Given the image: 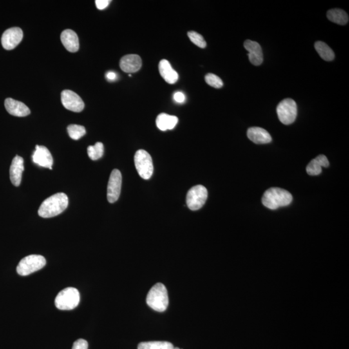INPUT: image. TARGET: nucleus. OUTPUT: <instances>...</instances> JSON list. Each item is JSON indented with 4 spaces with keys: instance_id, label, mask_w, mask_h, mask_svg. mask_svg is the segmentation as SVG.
Segmentation results:
<instances>
[{
    "instance_id": "f257e3e1",
    "label": "nucleus",
    "mask_w": 349,
    "mask_h": 349,
    "mask_svg": "<svg viewBox=\"0 0 349 349\" xmlns=\"http://www.w3.org/2000/svg\"><path fill=\"white\" fill-rule=\"evenodd\" d=\"M68 196L64 193L53 195L42 203L39 214L43 218H51L62 214L68 207Z\"/></svg>"
},
{
    "instance_id": "f03ea898",
    "label": "nucleus",
    "mask_w": 349,
    "mask_h": 349,
    "mask_svg": "<svg viewBox=\"0 0 349 349\" xmlns=\"http://www.w3.org/2000/svg\"><path fill=\"white\" fill-rule=\"evenodd\" d=\"M290 192L279 188H272L267 190L262 198V203L270 210H276L289 205L292 201Z\"/></svg>"
},
{
    "instance_id": "7ed1b4c3",
    "label": "nucleus",
    "mask_w": 349,
    "mask_h": 349,
    "mask_svg": "<svg viewBox=\"0 0 349 349\" xmlns=\"http://www.w3.org/2000/svg\"><path fill=\"white\" fill-rule=\"evenodd\" d=\"M147 305L157 312H164L169 304L168 295L165 286L158 283L149 291L146 297Z\"/></svg>"
},
{
    "instance_id": "20e7f679",
    "label": "nucleus",
    "mask_w": 349,
    "mask_h": 349,
    "mask_svg": "<svg viewBox=\"0 0 349 349\" xmlns=\"http://www.w3.org/2000/svg\"><path fill=\"white\" fill-rule=\"evenodd\" d=\"M80 293L77 288L68 287L60 291L56 297V307L62 310H70L77 307L80 303Z\"/></svg>"
},
{
    "instance_id": "39448f33",
    "label": "nucleus",
    "mask_w": 349,
    "mask_h": 349,
    "mask_svg": "<svg viewBox=\"0 0 349 349\" xmlns=\"http://www.w3.org/2000/svg\"><path fill=\"white\" fill-rule=\"evenodd\" d=\"M46 265L45 257L40 255H30L22 259L17 268L18 274L22 276H27L39 271Z\"/></svg>"
},
{
    "instance_id": "423d86ee",
    "label": "nucleus",
    "mask_w": 349,
    "mask_h": 349,
    "mask_svg": "<svg viewBox=\"0 0 349 349\" xmlns=\"http://www.w3.org/2000/svg\"><path fill=\"white\" fill-rule=\"evenodd\" d=\"M135 165L138 173L144 180H149L153 173V161L146 151L140 149L135 155Z\"/></svg>"
},
{
    "instance_id": "0eeeda50",
    "label": "nucleus",
    "mask_w": 349,
    "mask_h": 349,
    "mask_svg": "<svg viewBox=\"0 0 349 349\" xmlns=\"http://www.w3.org/2000/svg\"><path fill=\"white\" fill-rule=\"evenodd\" d=\"M277 114L279 120L283 124H292L296 120L297 108L296 102L291 98L282 100L277 107Z\"/></svg>"
},
{
    "instance_id": "6e6552de",
    "label": "nucleus",
    "mask_w": 349,
    "mask_h": 349,
    "mask_svg": "<svg viewBox=\"0 0 349 349\" xmlns=\"http://www.w3.org/2000/svg\"><path fill=\"white\" fill-rule=\"evenodd\" d=\"M208 198L207 189L202 185H197L188 192L187 204L191 210L196 211L201 209Z\"/></svg>"
},
{
    "instance_id": "1a4fd4ad",
    "label": "nucleus",
    "mask_w": 349,
    "mask_h": 349,
    "mask_svg": "<svg viewBox=\"0 0 349 349\" xmlns=\"http://www.w3.org/2000/svg\"><path fill=\"white\" fill-rule=\"evenodd\" d=\"M122 187V174L119 170L111 172L107 185V198L109 203H114L119 198Z\"/></svg>"
},
{
    "instance_id": "9d476101",
    "label": "nucleus",
    "mask_w": 349,
    "mask_h": 349,
    "mask_svg": "<svg viewBox=\"0 0 349 349\" xmlns=\"http://www.w3.org/2000/svg\"><path fill=\"white\" fill-rule=\"evenodd\" d=\"M61 100L65 108L73 112H81L84 109V103L80 96L71 90H64L61 93Z\"/></svg>"
},
{
    "instance_id": "9b49d317",
    "label": "nucleus",
    "mask_w": 349,
    "mask_h": 349,
    "mask_svg": "<svg viewBox=\"0 0 349 349\" xmlns=\"http://www.w3.org/2000/svg\"><path fill=\"white\" fill-rule=\"evenodd\" d=\"M23 31L19 28H12L4 33L2 37V44L6 50H12L17 48L23 39Z\"/></svg>"
},
{
    "instance_id": "f8f14e48",
    "label": "nucleus",
    "mask_w": 349,
    "mask_h": 349,
    "mask_svg": "<svg viewBox=\"0 0 349 349\" xmlns=\"http://www.w3.org/2000/svg\"><path fill=\"white\" fill-rule=\"evenodd\" d=\"M32 158L33 162L40 166L52 169L53 156L46 147L43 145H36L35 151L33 153Z\"/></svg>"
},
{
    "instance_id": "ddd939ff",
    "label": "nucleus",
    "mask_w": 349,
    "mask_h": 349,
    "mask_svg": "<svg viewBox=\"0 0 349 349\" xmlns=\"http://www.w3.org/2000/svg\"><path fill=\"white\" fill-rule=\"evenodd\" d=\"M244 47L248 52L250 62L254 66H260L263 62V51L260 45L256 42L247 40L244 43Z\"/></svg>"
},
{
    "instance_id": "4468645a",
    "label": "nucleus",
    "mask_w": 349,
    "mask_h": 349,
    "mask_svg": "<svg viewBox=\"0 0 349 349\" xmlns=\"http://www.w3.org/2000/svg\"><path fill=\"white\" fill-rule=\"evenodd\" d=\"M142 59L137 55H127L121 58L120 67L125 73L137 72L142 67Z\"/></svg>"
},
{
    "instance_id": "2eb2a0df",
    "label": "nucleus",
    "mask_w": 349,
    "mask_h": 349,
    "mask_svg": "<svg viewBox=\"0 0 349 349\" xmlns=\"http://www.w3.org/2000/svg\"><path fill=\"white\" fill-rule=\"evenodd\" d=\"M24 171V160L21 156L17 155L13 158L10 167L11 183L15 187H19L22 182V173Z\"/></svg>"
},
{
    "instance_id": "dca6fc26",
    "label": "nucleus",
    "mask_w": 349,
    "mask_h": 349,
    "mask_svg": "<svg viewBox=\"0 0 349 349\" xmlns=\"http://www.w3.org/2000/svg\"><path fill=\"white\" fill-rule=\"evenodd\" d=\"M5 107L8 113L13 116L23 117L31 113L30 109L23 102L18 101L11 98H7Z\"/></svg>"
},
{
    "instance_id": "f3484780",
    "label": "nucleus",
    "mask_w": 349,
    "mask_h": 349,
    "mask_svg": "<svg viewBox=\"0 0 349 349\" xmlns=\"http://www.w3.org/2000/svg\"><path fill=\"white\" fill-rule=\"evenodd\" d=\"M248 138L257 144H268L272 141V136L265 129L259 127H252L248 129Z\"/></svg>"
},
{
    "instance_id": "a211bd4d",
    "label": "nucleus",
    "mask_w": 349,
    "mask_h": 349,
    "mask_svg": "<svg viewBox=\"0 0 349 349\" xmlns=\"http://www.w3.org/2000/svg\"><path fill=\"white\" fill-rule=\"evenodd\" d=\"M60 39L62 43L69 52L75 53L79 49V40L75 31L66 29L62 33Z\"/></svg>"
},
{
    "instance_id": "6ab92c4d",
    "label": "nucleus",
    "mask_w": 349,
    "mask_h": 349,
    "mask_svg": "<svg viewBox=\"0 0 349 349\" xmlns=\"http://www.w3.org/2000/svg\"><path fill=\"white\" fill-rule=\"evenodd\" d=\"M158 69H159L161 77L168 84H174L178 82V73L172 68L171 64L167 60H161L158 64Z\"/></svg>"
},
{
    "instance_id": "aec40b11",
    "label": "nucleus",
    "mask_w": 349,
    "mask_h": 349,
    "mask_svg": "<svg viewBox=\"0 0 349 349\" xmlns=\"http://www.w3.org/2000/svg\"><path fill=\"white\" fill-rule=\"evenodd\" d=\"M328 165H329V162L326 156L320 155L310 161L306 167V172L311 176H318L322 172V167H327Z\"/></svg>"
},
{
    "instance_id": "412c9836",
    "label": "nucleus",
    "mask_w": 349,
    "mask_h": 349,
    "mask_svg": "<svg viewBox=\"0 0 349 349\" xmlns=\"http://www.w3.org/2000/svg\"><path fill=\"white\" fill-rule=\"evenodd\" d=\"M178 118L176 116L161 113L156 118V124L160 130L164 131L173 129L178 124Z\"/></svg>"
},
{
    "instance_id": "4be33fe9",
    "label": "nucleus",
    "mask_w": 349,
    "mask_h": 349,
    "mask_svg": "<svg viewBox=\"0 0 349 349\" xmlns=\"http://www.w3.org/2000/svg\"><path fill=\"white\" fill-rule=\"evenodd\" d=\"M326 17L333 23L341 25V26L346 25L348 22V15L345 11L339 9H333L328 11Z\"/></svg>"
},
{
    "instance_id": "5701e85b",
    "label": "nucleus",
    "mask_w": 349,
    "mask_h": 349,
    "mask_svg": "<svg viewBox=\"0 0 349 349\" xmlns=\"http://www.w3.org/2000/svg\"><path fill=\"white\" fill-rule=\"evenodd\" d=\"M315 50L319 54L320 57L325 61H332L334 59L335 55L332 49L327 44L323 42H315L314 45Z\"/></svg>"
},
{
    "instance_id": "b1692460",
    "label": "nucleus",
    "mask_w": 349,
    "mask_h": 349,
    "mask_svg": "<svg viewBox=\"0 0 349 349\" xmlns=\"http://www.w3.org/2000/svg\"><path fill=\"white\" fill-rule=\"evenodd\" d=\"M138 349H174L173 344L167 341L142 342Z\"/></svg>"
},
{
    "instance_id": "393cba45",
    "label": "nucleus",
    "mask_w": 349,
    "mask_h": 349,
    "mask_svg": "<svg viewBox=\"0 0 349 349\" xmlns=\"http://www.w3.org/2000/svg\"><path fill=\"white\" fill-rule=\"evenodd\" d=\"M87 153L91 160L99 159L104 154V145L102 142H97L94 145L87 147Z\"/></svg>"
},
{
    "instance_id": "a878e982",
    "label": "nucleus",
    "mask_w": 349,
    "mask_h": 349,
    "mask_svg": "<svg viewBox=\"0 0 349 349\" xmlns=\"http://www.w3.org/2000/svg\"><path fill=\"white\" fill-rule=\"evenodd\" d=\"M69 136L73 140H78L83 136L86 135V131L85 127L80 125L71 124L68 127Z\"/></svg>"
},
{
    "instance_id": "bb28decb",
    "label": "nucleus",
    "mask_w": 349,
    "mask_h": 349,
    "mask_svg": "<svg viewBox=\"0 0 349 349\" xmlns=\"http://www.w3.org/2000/svg\"><path fill=\"white\" fill-rule=\"evenodd\" d=\"M188 36H189L190 40L199 48L204 49L207 47V42L204 39L202 35L195 32V31H190L188 33Z\"/></svg>"
},
{
    "instance_id": "cd10ccee",
    "label": "nucleus",
    "mask_w": 349,
    "mask_h": 349,
    "mask_svg": "<svg viewBox=\"0 0 349 349\" xmlns=\"http://www.w3.org/2000/svg\"><path fill=\"white\" fill-rule=\"evenodd\" d=\"M205 81L210 86L219 89L223 86V80L214 74L209 73L205 76Z\"/></svg>"
},
{
    "instance_id": "c85d7f7f",
    "label": "nucleus",
    "mask_w": 349,
    "mask_h": 349,
    "mask_svg": "<svg viewBox=\"0 0 349 349\" xmlns=\"http://www.w3.org/2000/svg\"><path fill=\"white\" fill-rule=\"evenodd\" d=\"M72 349H88V343L86 340L78 339L74 342Z\"/></svg>"
},
{
    "instance_id": "c756f323",
    "label": "nucleus",
    "mask_w": 349,
    "mask_h": 349,
    "mask_svg": "<svg viewBox=\"0 0 349 349\" xmlns=\"http://www.w3.org/2000/svg\"><path fill=\"white\" fill-rule=\"evenodd\" d=\"M110 2V0H97V1H95V4L98 10H103L109 6Z\"/></svg>"
},
{
    "instance_id": "7c9ffc66",
    "label": "nucleus",
    "mask_w": 349,
    "mask_h": 349,
    "mask_svg": "<svg viewBox=\"0 0 349 349\" xmlns=\"http://www.w3.org/2000/svg\"><path fill=\"white\" fill-rule=\"evenodd\" d=\"M173 98L174 101L178 103L184 102L186 99L185 94L182 92H180V91H178V92H176L174 94Z\"/></svg>"
},
{
    "instance_id": "2f4dec72",
    "label": "nucleus",
    "mask_w": 349,
    "mask_h": 349,
    "mask_svg": "<svg viewBox=\"0 0 349 349\" xmlns=\"http://www.w3.org/2000/svg\"><path fill=\"white\" fill-rule=\"evenodd\" d=\"M106 77L109 81H114V80H115L116 78H117V76H116V74L113 72V71H108V72L106 73Z\"/></svg>"
},
{
    "instance_id": "473e14b6",
    "label": "nucleus",
    "mask_w": 349,
    "mask_h": 349,
    "mask_svg": "<svg viewBox=\"0 0 349 349\" xmlns=\"http://www.w3.org/2000/svg\"><path fill=\"white\" fill-rule=\"evenodd\" d=\"M174 349H180V348H178V347H174Z\"/></svg>"
}]
</instances>
